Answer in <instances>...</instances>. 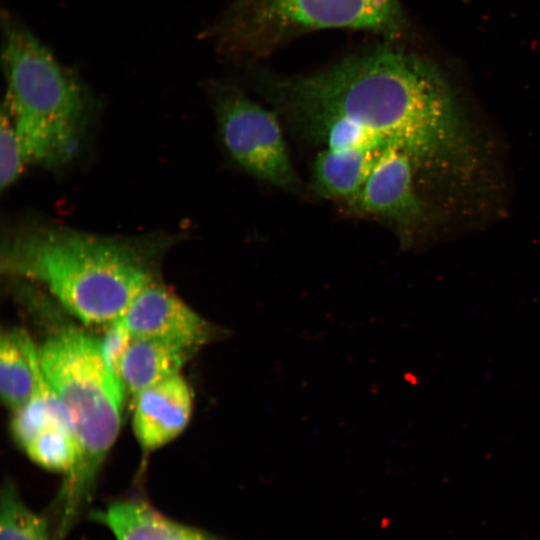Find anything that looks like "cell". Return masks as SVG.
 Listing matches in <instances>:
<instances>
[{"instance_id": "10", "label": "cell", "mask_w": 540, "mask_h": 540, "mask_svg": "<svg viewBox=\"0 0 540 540\" xmlns=\"http://www.w3.org/2000/svg\"><path fill=\"white\" fill-rule=\"evenodd\" d=\"M115 540H214L144 501L121 500L91 514Z\"/></svg>"}, {"instance_id": "5", "label": "cell", "mask_w": 540, "mask_h": 540, "mask_svg": "<svg viewBox=\"0 0 540 540\" xmlns=\"http://www.w3.org/2000/svg\"><path fill=\"white\" fill-rule=\"evenodd\" d=\"M406 27L398 0H235L214 34L224 50L256 52L314 30L357 29L398 38Z\"/></svg>"}, {"instance_id": "2", "label": "cell", "mask_w": 540, "mask_h": 540, "mask_svg": "<svg viewBox=\"0 0 540 540\" xmlns=\"http://www.w3.org/2000/svg\"><path fill=\"white\" fill-rule=\"evenodd\" d=\"M169 242L30 225L3 240L0 263L8 276L42 285L83 323L107 326L157 281Z\"/></svg>"}, {"instance_id": "4", "label": "cell", "mask_w": 540, "mask_h": 540, "mask_svg": "<svg viewBox=\"0 0 540 540\" xmlns=\"http://www.w3.org/2000/svg\"><path fill=\"white\" fill-rule=\"evenodd\" d=\"M2 65L10 116L28 163L67 164L78 150L88 97L78 77L20 21L2 16Z\"/></svg>"}, {"instance_id": "3", "label": "cell", "mask_w": 540, "mask_h": 540, "mask_svg": "<svg viewBox=\"0 0 540 540\" xmlns=\"http://www.w3.org/2000/svg\"><path fill=\"white\" fill-rule=\"evenodd\" d=\"M42 371L66 409L78 443L79 458L61 491L56 537L63 540L92 490L96 474L121 425L123 385L105 366L99 339L65 328L39 347Z\"/></svg>"}, {"instance_id": "15", "label": "cell", "mask_w": 540, "mask_h": 540, "mask_svg": "<svg viewBox=\"0 0 540 540\" xmlns=\"http://www.w3.org/2000/svg\"><path fill=\"white\" fill-rule=\"evenodd\" d=\"M28 163L17 130L6 111L2 109L0 124V186H12Z\"/></svg>"}, {"instance_id": "13", "label": "cell", "mask_w": 540, "mask_h": 540, "mask_svg": "<svg viewBox=\"0 0 540 540\" xmlns=\"http://www.w3.org/2000/svg\"><path fill=\"white\" fill-rule=\"evenodd\" d=\"M62 424H71L69 415L43 373L35 393L13 411L12 435L23 448L39 433Z\"/></svg>"}, {"instance_id": "16", "label": "cell", "mask_w": 540, "mask_h": 540, "mask_svg": "<svg viewBox=\"0 0 540 540\" xmlns=\"http://www.w3.org/2000/svg\"><path fill=\"white\" fill-rule=\"evenodd\" d=\"M132 338L131 333L120 317L107 325L103 337L99 339L102 360L111 375L121 384V365Z\"/></svg>"}, {"instance_id": "12", "label": "cell", "mask_w": 540, "mask_h": 540, "mask_svg": "<svg viewBox=\"0 0 540 540\" xmlns=\"http://www.w3.org/2000/svg\"><path fill=\"white\" fill-rule=\"evenodd\" d=\"M43 374L38 347L23 330L12 329L0 340V394L12 411L35 393Z\"/></svg>"}, {"instance_id": "6", "label": "cell", "mask_w": 540, "mask_h": 540, "mask_svg": "<svg viewBox=\"0 0 540 540\" xmlns=\"http://www.w3.org/2000/svg\"><path fill=\"white\" fill-rule=\"evenodd\" d=\"M213 90L219 132L231 159L258 180L297 191L300 180L278 116L238 89Z\"/></svg>"}, {"instance_id": "7", "label": "cell", "mask_w": 540, "mask_h": 540, "mask_svg": "<svg viewBox=\"0 0 540 540\" xmlns=\"http://www.w3.org/2000/svg\"><path fill=\"white\" fill-rule=\"evenodd\" d=\"M418 170L404 152L390 150L373 166L352 202L362 212L412 231L426 218L415 187Z\"/></svg>"}, {"instance_id": "9", "label": "cell", "mask_w": 540, "mask_h": 540, "mask_svg": "<svg viewBox=\"0 0 540 540\" xmlns=\"http://www.w3.org/2000/svg\"><path fill=\"white\" fill-rule=\"evenodd\" d=\"M132 425L144 450L158 449L175 439L187 426L193 408V393L177 374L134 397Z\"/></svg>"}, {"instance_id": "8", "label": "cell", "mask_w": 540, "mask_h": 540, "mask_svg": "<svg viewBox=\"0 0 540 540\" xmlns=\"http://www.w3.org/2000/svg\"><path fill=\"white\" fill-rule=\"evenodd\" d=\"M132 337L162 340L196 350L214 328L157 281L146 286L121 316Z\"/></svg>"}, {"instance_id": "1", "label": "cell", "mask_w": 540, "mask_h": 540, "mask_svg": "<svg viewBox=\"0 0 540 540\" xmlns=\"http://www.w3.org/2000/svg\"><path fill=\"white\" fill-rule=\"evenodd\" d=\"M264 95L317 151L312 186L352 201L376 162L406 153L418 170L465 173L473 144L440 71L414 53L382 45L312 74L267 78Z\"/></svg>"}, {"instance_id": "11", "label": "cell", "mask_w": 540, "mask_h": 540, "mask_svg": "<svg viewBox=\"0 0 540 540\" xmlns=\"http://www.w3.org/2000/svg\"><path fill=\"white\" fill-rule=\"evenodd\" d=\"M195 350L174 343L133 337L121 365L125 392L133 398L180 370Z\"/></svg>"}, {"instance_id": "14", "label": "cell", "mask_w": 540, "mask_h": 540, "mask_svg": "<svg viewBox=\"0 0 540 540\" xmlns=\"http://www.w3.org/2000/svg\"><path fill=\"white\" fill-rule=\"evenodd\" d=\"M0 540H54L46 518L32 511L9 482L1 491Z\"/></svg>"}]
</instances>
